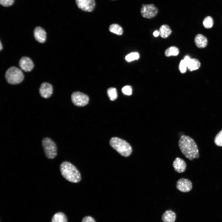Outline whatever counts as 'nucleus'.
Returning <instances> with one entry per match:
<instances>
[{
  "label": "nucleus",
  "instance_id": "nucleus-9",
  "mask_svg": "<svg viewBox=\"0 0 222 222\" xmlns=\"http://www.w3.org/2000/svg\"><path fill=\"white\" fill-rule=\"evenodd\" d=\"M75 1L78 7L84 11L92 12L95 6L94 0H75Z\"/></svg>",
  "mask_w": 222,
  "mask_h": 222
},
{
  "label": "nucleus",
  "instance_id": "nucleus-21",
  "mask_svg": "<svg viewBox=\"0 0 222 222\" xmlns=\"http://www.w3.org/2000/svg\"><path fill=\"white\" fill-rule=\"evenodd\" d=\"M107 93L110 100L112 101L115 100L117 97L116 89L114 88L111 87L108 89Z\"/></svg>",
  "mask_w": 222,
  "mask_h": 222
},
{
  "label": "nucleus",
  "instance_id": "nucleus-6",
  "mask_svg": "<svg viewBox=\"0 0 222 222\" xmlns=\"http://www.w3.org/2000/svg\"><path fill=\"white\" fill-rule=\"evenodd\" d=\"M158 12V8L153 4H142L140 10L142 16L148 19H151L155 17Z\"/></svg>",
  "mask_w": 222,
  "mask_h": 222
},
{
  "label": "nucleus",
  "instance_id": "nucleus-12",
  "mask_svg": "<svg viewBox=\"0 0 222 222\" xmlns=\"http://www.w3.org/2000/svg\"><path fill=\"white\" fill-rule=\"evenodd\" d=\"M173 166L176 172L180 173L186 171L187 164L183 159L179 157H177L173 162Z\"/></svg>",
  "mask_w": 222,
  "mask_h": 222
},
{
  "label": "nucleus",
  "instance_id": "nucleus-28",
  "mask_svg": "<svg viewBox=\"0 0 222 222\" xmlns=\"http://www.w3.org/2000/svg\"><path fill=\"white\" fill-rule=\"evenodd\" d=\"M82 222H96L94 219L92 217L87 216L84 217Z\"/></svg>",
  "mask_w": 222,
  "mask_h": 222
},
{
  "label": "nucleus",
  "instance_id": "nucleus-24",
  "mask_svg": "<svg viewBox=\"0 0 222 222\" xmlns=\"http://www.w3.org/2000/svg\"><path fill=\"white\" fill-rule=\"evenodd\" d=\"M139 56V54L137 52H132L127 55L125 57V60L128 62L137 60L138 59Z\"/></svg>",
  "mask_w": 222,
  "mask_h": 222
},
{
  "label": "nucleus",
  "instance_id": "nucleus-30",
  "mask_svg": "<svg viewBox=\"0 0 222 222\" xmlns=\"http://www.w3.org/2000/svg\"><path fill=\"white\" fill-rule=\"evenodd\" d=\"M154 36L155 37H158L159 35V31L157 30H156L154 31L153 33Z\"/></svg>",
  "mask_w": 222,
  "mask_h": 222
},
{
  "label": "nucleus",
  "instance_id": "nucleus-16",
  "mask_svg": "<svg viewBox=\"0 0 222 222\" xmlns=\"http://www.w3.org/2000/svg\"><path fill=\"white\" fill-rule=\"evenodd\" d=\"M159 32L160 36L163 38H166L171 34L172 31L169 26L166 24H163L159 28Z\"/></svg>",
  "mask_w": 222,
  "mask_h": 222
},
{
  "label": "nucleus",
  "instance_id": "nucleus-20",
  "mask_svg": "<svg viewBox=\"0 0 222 222\" xmlns=\"http://www.w3.org/2000/svg\"><path fill=\"white\" fill-rule=\"evenodd\" d=\"M109 30L110 31L118 35H121L123 32L122 28L116 24H111L109 27Z\"/></svg>",
  "mask_w": 222,
  "mask_h": 222
},
{
  "label": "nucleus",
  "instance_id": "nucleus-26",
  "mask_svg": "<svg viewBox=\"0 0 222 222\" xmlns=\"http://www.w3.org/2000/svg\"><path fill=\"white\" fill-rule=\"evenodd\" d=\"M121 91L124 94L130 96L132 94V89L131 86L126 85L122 88Z\"/></svg>",
  "mask_w": 222,
  "mask_h": 222
},
{
  "label": "nucleus",
  "instance_id": "nucleus-4",
  "mask_svg": "<svg viewBox=\"0 0 222 222\" xmlns=\"http://www.w3.org/2000/svg\"><path fill=\"white\" fill-rule=\"evenodd\" d=\"M5 77L8 83L14 85L21 83L24 79V75L20 69L15 67H12L6 71Z\"/></svg>",
  "mask_w": 222,
  "mask_h": 222
},
{
  "label": "nucleus",
  "instance_id": "nucleus-1",
  "mask_svg": "<svg viewBox=\"0 0 222 222\" xmlns=\"http://www.w3.org/2000/svg\"><path fill=\"white\" fill-rule=\"evenodd\" d=\"M179 149L183 154L190 160L199 157L197 146L194 140L186 135L182 136L178 142Z\"/></svg>",
  "mask_w": 222,
  "mask_h": 222
},
{
  "label": "nucleus",
  "instance_id": "nucleus-2",
  "mask_svg": "<svg viewBox=\"0 0 222 222\" xmlns=\"http://www.w3.org/2000/svg\"><path fill=\"white\" fill-rule=\"evenodd\" d=\"M61 173L63 177L70 182L77 183L81 180L80 174L72 164L68 161L61 163L60 166Z\"/></svg>",
  "mask_w": 222,
  "mask_h": 222
},
{
  "label": "nucleus",
  "instance_id": "nucleus-7",
  "mask_svg": "<svg viewBox=\"0 0 222 222\" xmlns=\"http://www.w3.org/2000/svg\"><path fill=\"white\" fill-rule=\"evenodd\" d=\"M71 100L73 103L78 106H84L88 103L89 99L86 94L80 92H75L71 95Z\"/></svg>",
  "mask_w": 222,
  "mask_h": 222
},
{
  "label": "nucleus",
  "instance_id": "nucleus-15",
  "mask_svg": "<svg viewBox=\"0 0 222 222\" xmlns=\"http://www.w3.org/2000/svg\"><path fill=\"white\" fill-rule=\"evenodd\" d=\"M194 40L196 46L199 48H204L208 44L207 39L201 34L197 35L195 37Z\"/></svg>",
  "mask_w": 222,
  "mask_h": 222
},
{
  "label": "nucleus",
  "instance_id": "nucleus-31",
  "mask_svg": "<svg viewBox=\"0 0 222 222\" xmlns=\"http://www.w3.org/2000/svg\"><path fill=\"white\" fill-rule=\"evenodd\" d=\"M0 50L1 51V50H2V43H1V42H0Z\"/></svg>",
  "mask_w": 222,
  "mask_h": 222
},
{
  "label": "nucleus",
  "instance_id": "nucleus-5",
  "mask_svg": "<svg viewBox=\"0 0 222 222\" xmlns=\"http://www.w3.org/2000/svg\"><path fill=\"white\" fill-rule=\"evenodd\" d=\"M45 154L49 159L54 158L57 155V148L55 142L50 138L46 137L42 141Z\"/></svg>",
  "mask_w": 222,
  "mask_h": 222
},
{
  "label": "nucleus",
  "instance_id": "nucleus-17",
  "mask_svg": "<svg viewBox=\"0 0 222 222\" xmlns=\"http://www.w3.org/2000/svg\"><path fill=\"white\" fill-rule=\"evenodd\" d=\"M200 66V62L195 58L191 59L187 64V68L190 71L198 69Z\"/></svg>",
  "mask_w": 222,
  "mask_h": 222
},
{
  "label": "nucleus",
  "instance_id": "nucleus-8",
  "mask_svg": "<svg viewBox=\"0 0 222 222\" xmlns=\"http://www.w3.org/2000/svg\"><path fill=\"white\" fill-rule=\"evenodd\" d=\"M176 186L177 189L183 192H187L191 190L192 184L189 179L182 178L179 179L176 182Z\"/></svg>",
  "mask_w": 222,
  "mask_h": 222
},
{
  "label": "nucleus",
  "instance_id": "nucleus-18",
  "mask_svg": "<svg viewBox=\"0 0 222 222\" xmlns=\"http://www.w3.org/2000/svg\"><path fill=\"white\" fill-rule=\"evenodd\" d=\"M51 222H67V220L66 216L63 213L58 212L54 215Z\"/></svg>",
  "mask_w": 222,
  "mask_h": 222
},
{
  "label": "nucleus",
  "instance_id": "nucleus-23",
  "mask_svg": "<svg viewBox=\"0 0 222 222\" xmlns=\"http://www.w3.org/2000/svg\"><path fill=\"white\" fill-rule=\"evenodd\" d=\"M214 142L216 146H222V130L216 134L214 138Z\"/></svg>",
  "mask_w": 222,
  "mask_h": 222
},
{
  "label": "nucleus",
  "instance_id": "nucleus-10",
  "mask_svg": "<svg viewBox=\"0 0 222 222\" xmlns=\"http://www.w3.org/2000/svg\"><path fill=\"white\" fill-rule=\"evenodd\" d=\"M19 65L20 68L26 72L31 71L34 67L32 61L27 57H23L19 60Z\"/></svg>",
  "mask_w": 222,
  "mask_h": 222
},
{
  "label": "nucleus",
  "instance_id": "nucleus-19",
  "mask_svg": "<svg viewBox=\"0 0 222 222\" xmlns=\"http://www.w3.org/2000/svg\"><path fill=\"white\" fill-rule=\"evenodd\" d=\"M179 52V51L178 48L175 46H171L166 50L165 55L167 57L171 56H176L178 55Z\"/></svg>",
  "mask_w": 222,
  "mask_h": 222
},
{
  "label": "nucleus",
  "instance_id": "nucleus-27",
  "mask_svg": "<svg viewBox=\"0 0 222 222\" xmlns=\"http://www.w3.org/2000/svg\"><path fill=\"white\" fill-rule=\"evenodd\" d=\"M14 0H0L1 5L5 7H8L13 5Z\"/></svg>",
  "mask_w": 222,
  "mask_h": 222
},
{
  "label": "nucleus",
  "instance_id": "nucleus-11",
  "mask_svg": "<svg viewBox=\"0 0 222 222\" xmlns=\"http://www.w3.org/2000/svg\"><path fill=\"white\" fill-rule=\"evenodd\" d=\"M52 85L47 82L42 83L39 89V92L42 97L45 98L50 97L53 93Z\"/></svg>",
  "mask_w": 222,
  "mask_h": 222
},
{
  "label": "nucleus",
  "instance_id": "nucleus-29",
  "mask_svg": "<svg viewBox=\"0 0 222 222\" xmlns=\"http://www.w3.org/2000/svg\"><path fill=\"white\" fill-rule=\"evenodd\" d=\"M190 59L191 58L188 56H187L184 57V60L187 64L189 62Z\"/></svg>",
  "mask_w": 222,
  "mask_h": 222
},
{
  "label": "nucleus",
  "instance_id": "nucleus-3",
  "mask_svg": "<svg viewBox=\"0 0 222 222\" xmlns=\"http://www.w3.org/2000/svg\"><path fill=\"white\" fill-rule=\"evenodd\" d=\"M109 144L111 147L123 156L128 157L131 154V146L123 139L116 137H112L109 141Z\"/></svg>",
  "mask_w": 222,
  "mask_h": 222
},
{
  "label": "nucleus",
  "instance_id": "nucleus-25",
  "mask_svg": "<svg viewBox=\"0 0 222 222\" xmlns=\"http://www.w3.org/2000/svg\"><path fill=\"white\" fill-rule=\"evenodd\" d=\"M187 64L183 60H182L179 63V69L182 73H185L187 71Z\"/></svg>",
  "mask_w": 222,
  "mask_h": 222
},
{
  "label": "nucleus",
  "instance_id": "nucleus-13",
  "mask_svg": "<svg viewBox=\"0 0 222 222\" xmlns=\"http://www.w3.org/2000/svg\"><path fill=\"white\" fill-rule=\"evenodd\" d=\"M35 39L38 42L43 43L46 39V33L45 30L39 27H36L34 31Z\"/></svg>",
  "mask_w": 222,
  "mask_h": 222
},
{
  "label": "nucleus",
  "instance_id": "nucleus-14",
  "mask_svg": "<svg viewBox=\"0 0 222 222\" xmlns=\"http://www.w3.org/2000/svg\"><path fill=\"white\" fill-rule=\"evenodd\" d=\"M176 217L175 212L171 210H167L162 214L161 219L163 222H175Z\"/></svg>",
  "mask_w": 222,
  "mask_h": 222
},
{
  "label": "nucleus",
  "instance_id": "nucleus-22",
  "mask_svg": "<svg viewBox=\"0 0 222 222\" xmlns=\"http://www.w3.org/2000/svg\"><path fill=\"white\" fill-rule=\"evenodd\" d=\"M203 23L205 28L209 29L212 27L213 24V20L212 17L208 16L204 18Z\"/></svg>",
  "mask_w": 222,
  "mask_h": 222
}]
</instances>
